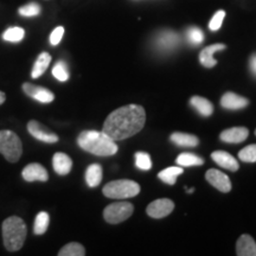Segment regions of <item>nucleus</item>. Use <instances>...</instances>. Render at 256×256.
I'll use <instances>...</instances> for the list:
<instances>
[{
  "label": "nucleus",
  "instance_id": "7",
  "mask_svg": "<svg viewBox=\"0 0 256 256\" xmlns=\"http://www.w3.org/2000/svg\"><path fill=\"white\" fill-rule=\"evenodd\" d=\"M28 130L32 136L36 138L37 140H40V142H43L55 144L58 142L57 134L51 132L50 130H48V128L44 126V124H42L36 120H31L30 122L28 124Z\"/></svg>",
  "mask_w": 256,
  "mask_h": 256
},
{
  "label": "nucleus",
  "instance_id": "21",
  "mask_svg": "<svg viewBox=\"0 0 256 256\" xmlns=\"http://www.w3.org/2000/svg\"><path fill=\"white\" fill-rule=\"evenodd\" d=\"M102 180V168L98 164H92L88 166L86 171V182L90 188L98 186Z\"/></svg>",
  "mask_w": 256,
  "mask_h": 256
},
{
  "label": "nucleus",
  "instance_id": "25",
  "mask_svg": "<svg viewBox=\"0 0 256 256\" xmlns=\"http://www.w3.org/2000/svg\"><path fill=\"white\" fill-rule=\"evenodd\" d=\"M156 43L162 49L170 50L174 48L176 44L178 43V36L174 32H164L162 34H160Z\"/></svg>",
  "mask_w": 256,
  "mask_h": 256
},
{
  "label": "nucleus",
  "instance_id": "32",
  "mask_svg": "<svg viewBox=\"0 0 256 256\" xmlns=\"http://www.w3.org/2000/svg\"><path fill=\"white\" fill-rule=\"evenodd\" d=\"M224 17H226V12L223 11V10H220V11H217L215 16H214L212 18H211L210 23H209V28L211 31H217L220 30V26H222L223 24V20H224Z\"/></svg>",
  "mask_w": 256,
  "mask_h": 256
},
{
  "label": "nucleus",
  "instance_id": "9",
  "mask_svg": "<svg viewBox=\"0 0 256 256\" xmlns=\"http://www.w3.org/2000/svg\"><path fill=\"white\" fill-rule=\"evenodd\" d=\"M206 178L209 183L216 188L217 190L223 192V194H228L232 191V182H230L229 177L220 172V170L211 168L206 174Z\"/></svg>",
  "mask_w": 256,
  "mask_h": 256
},
{
  "label": "nucleus",
  "instance_id": "5",
  "mask_svg": "<svg viewBox=\"0 0 256 256\" xmlns=\"http://www.w3.org/2000/svg\"><path fill=\"white\" fill-rule=\"evenodd\" d=\"M0 153L10 162H17L23 153L19 136L12 130H0Z\"/></svg>",
  "mask_w": 256,
  "mask_h": 256
},
{
  "label": "nucleus",
  "instance_id": "29",
  "mask_svg": "<svg viewBox=\"0 0 256 256\" xmlns=\"http://www.w3.org/2000/svg\"><path fill=\"white\" fill-rule=\"evenodd\" d=\"M136 168L144 171H147L152 168V162L150 156L145 152H138L136 154Z\"/></svg>",
  "mask_w": 256,
  "mask_h": 256
},
{
  "label": "nucleus",
  "instance_id": "36",
  "mask_svg": "<svg viewBox=\"0 0 256 256\" xmlns=\"http://www.w3.org/2000/svg\"><path fill=\"white\" fill-rule=\"evenodd\" d=\"M6 100V95L5 92H2V90H0V104H2Z\"/></svg>",
  "mask_w": 256,
  "mask_h": 256
},
{
  "label": "nucleus",
  "instance_id": "16",
  "mask_svg": "<svg viewBox=\"0 0 256 256\" xmlns=\"http://www.w3.org/2000/svg\"><path fill=\"white\" fill-rule=\"evenodd\" d=\"M226 49V46L224 44H214V46H209L204 48L200 54V62L203 66L206 68H214V66L217 64V60L214 58V54L218 52L220 50Z\"/></svg>",
  "mask_w": 256,
  "mask_h": 256
},
{
  "label": "nucleus",
  "instance_id": "19",
  "mask_svg": "<svg viewBox=\"0 0 256 256\" xmlns=\"http://www.w3.org/2000/svg\"><path fill=\"white\" fill-rule=\"evenodd\" d=\"M171 142L180 147H196L200 144V140L196 136L188 133H174L171 136Z\"/></svg>",
  "mask_w": 256,
  "mask_h": 256
},
{
  "label": "nucleus",
  "instance_id": "24",
  "mask_svg": "<svg viewBox=\"0 0 256 256\" xmlns=\"http://www.w3.org/2000/svg\"><path fill=\"white\" fill-rule=\"evenodd\" d=\"M60 256H83L86 255V249L78 242H72L66 244L58 252Z\"/></svg>",
  "mask_w": 256,
  "mask_h": 256
},
{
  "label": "nucleus",
  "instance_id": "11",
  "mask_svg": "<svg viewBox=\"0 0 256 256\" xmlns=\"http://www.w3.org/2000/svg\"><path fill=\"white\" fill-rule=\"evenodd\" d=\"M22 176L25 180L30 182V183L32 182H48V179H49V174H48V171L44 168V166L37 164V162L25 166Z\"/></svg>",
  "mask_w": 256,
  "mask_h": 256
},
{
  "label": "nucleus",
  "instance_id": "31",
  "mask_svg": "<svg viewBox=\"0 0 256 256\" xmlns=\"http://www.w3.org/2000/svg\"><path fill=\"white\" fill-rule=\"evenodd\" d=\"M19 14L24 17H34L40 14V6L36 4V2H31L19 8Z\"/></svg>",
  "mask_w": 256,
  "mask_h": 256
},
{
  "label": "nucleus",
  "instance_id": "1",
  "mask_svg": "<svg viewBox=\"0 0 256 256\" xmlns=\"http://www.w3.org/2000/svg\"><path fill=\"white\" fill-rule=\"evenodd\" d=\"M146 112L142 106L128 104L118 108L108 115L102 132L114 142L127 139L139 133L145 126Z\"/></svg>",
  "mask_w": 256,
  "mask_h": 256
},
{
  "label": "nucleus",
  "instance_id": "22",
  "mask_svg": "<svg viewBox=\"0 0 256 256\" xmlns=\"http://www.w3.org/2000/svg\"><path fill=\"white\" fill-rule=\"evenodd\" d=\"M183 174V168H178V166H171V168H165L164 171L159 172L158 177L160 180H162L164 183L168 185L176 184V180H177L178 176Z\"/></svg>",
  "mask_w": 256,
  "mask_h": 256
},
{
  "label": "nucleus",
  "instance_id": "6",
  "mask_svg": "<svg viewBox=\"0 0 256 256\" xmlns=\"http://www.w3.org/2000/svg\"><path fill=\"white\" fill-rule=\"evenodd\" d=\"M134 208L128 202H118L110 204L104 210V218L110 224H118L124 222L132 216Z\"/></svg>",
  "mask_w": 256,
  "mask_h": 256
},
{
  "label": "nucleus",
  "instance_id": "2",
  "mask_svg": "<svg viewBox=\"0 0 256 256\" xmlns=\"http://www.w3.org/2000/svg\"><path fill=\"white\" fill-rule=\"evenodd\" d=\"M78 144L82 150L98 156H110L118 152L116 142L98 130H83L78 138Z\"/></svg>",
  "mask_w": 256,
  "mask_h": 256
},
{
  "label": "nucleus",
  "instance_id": "34",
  "mask_svg": "<svg viewBox=\"0 0 256 256\" xmlns=\"http://www.w3.org/2000/svg\"><path fill=\"white\" fill-rule=\"evenodd\" d=\"M63 34H64V28L62 26L56 28L55 30L52 31V34H50L51 46H57V44H60V42L62 40L63 38Z\"/></svg>",
  "mask_w": 256,
  "mask_h": 256
},
{
  "label": "nucleus",
  "instance_id": "27",
  "mask_svg": "<svg viewBox=\"0 0 256 256\" xmlns=\"http://www.w3.org/2000/svg\"><path fill=\"white\" fill-rule=\"evenodd\" d=\"M24 34H25V31L24 28H8L4 32V34H2V38H4V40L6 42H20L24 38Z\"/></svg>",
  "mask_w": 256,
  "mask_h": 256
},
{
  "label": "nucleus",
  "instance_id": "4",
  "mask_svg": "<svg viewBox=\"0 0 256 256\" xmlns=\"http://www.w3.org/2000/svg\"><path fill=\"white\" fill-rule=\"evenodd\" d=\"M104 194L107 198L113 200H126V198L136 197L140 192V185L133 180L128 179H120L114 180L104 185Z\"/></svg>",
  "mask_w": 256,
  "mask_h": 256
},
{
  "label": "nucleus",
  "instance_id": "12",
  "mask_svg": "<svg viewBox=\"0 0 256 256\" xmlns=\"http://www.w3.org/2000/svg\"><path fill=\"white\" fill-rule=\"evenodd\" d=\"M249 136L248 128L246 127H232L223 130L220 133V140L228 144H240L244 142Z\"/></svg>",
  "mask_w": 256,
  "mask_h": 256
},
{
  "label": "nucleus",
  "instance_id": "37",
  "mask_svg": "<svg viewBox=\"0 0 256 256\" xmlns=\"http://www.w3.org/2000/svg\"><path fill=\"white\" fill-rule=\"evenodd\" d=\"M188 192V194H192V192H194V188H188V190H186Z\"/></svg>",
  "mask_w": 256,
  "mask_h": 256
},
{
  "label": "nucleus",
  "instance_id": "20",
  "mask_svg": "<svg viewBox=\"0 0 256 256\" xmlns=\"http://www.w3.org/2000/svg\"><path fill=\"white\" fill-rule=\"evenodd\" d=\"M50 62H51V56L49 54L42 52L40 55L38 56L34 68H32V72H31L32 78H38L40 76L43 75V74L46 72V70L48 69V66H49Z\"/></svg>",
  "mask_w": 256,
  "mask_h": 256
},
{
  "label": "nucleus",
  "instance_id": "38",
  "mask_svg": "<svg viewBox=\"0 0 256 256\" xmlns=\"http://www.w3.org/2000/svg\"><path fill=\"white\" fill-rule=\"evenodd\" d=\"M255 136H256V130H255Z\"/></svg>",
  "mask_w": 256,
  "mask_h": 256
},
{
  "label": "nucleus",
  "instance_id": "8",
  "mask_svg": "<svg viewBox=\"0 0 256 256\" xmlns=\"http://www.w3.org/2000/svg\"><path fill=\"white\" fill-rule=\"evenodd\" d=\"M174 209V203L168 198H162V200H156L152 202L148 206H147V214L151 216L152 218H164L168 216Z\"/></svg>",
  "mask_w": 256,
  "mask_h": 256
},
{
  "label": "nucleus",
  "instance_id": "18",
  "mask_svg": "<svg viewBox=\"0 0 256 256\" xmlns=\"http://www.w3.org/2000/svg\"><path fill=\"white\" fill-rule=\"evenodd\" d=\"M190 104L202 116L208 118L214 113L212 104L209 100H206V98H200V96H194V98H191Z\"/></svg>",
  "mask_w": 256,
  "mask_h": 256
},
{
  "label": "nucleus",
  "instance_id": "26",
  "mask_svg": "<svg viewBox=\"0 0 256 256\" xmlns=\"http://www.w3.org/2000/svg\"><path fill=\"white\" fill-rule=\"evenodd\" d=\"M204 162V160L192 153H182L178 156L177 164L180 166H200Z\"/></svg>",
  "mask_w": 256,
  "mask_h": 256
},
{
  "label": "nucleus",
  "instance_id": "10",
  "mask_svg": "<svg viewBox=\"0 0 256 256\" xmlns=\"http://www.w3.org/2000/svg\"><path fill=\"white\" fill-rule=\"evenodd\" d=\"M23 90L28 96L34 98L36 101L42 102V104H50V102H52L54 98H55V95H54L49 89L38 87V86L31 84V83H24Z\"/></svg>",
  "mask_w": 256,
  "mask_h": 256
},
{
  "label": "nucleus",
  "instance_id": "33",
  "mask_svg": "<svg viewBox=\"0 0 256 256\" xmlns=\"http://www.w3.org/2000/svg\"><path fill=\"white\" fill-rule=\"evenodd\" d=\"M188 40H190V42H192L194 44H200L204 40L203 32L197 28H190V30H188Z\"/></svg>",
  "mask_w": 256,
  "mask_h": 256
},
{
  "label": "nucleus",
  "instance_id": "28",
  "mask_svg": "<svg viewBox=\"0 0 256 256\" xmlns=\"http://www.w3.org/2000/svg\"><path fill=\"white\" fill-rule=\"evenodd\" d=\"M238 156L244 162H256V145H249L238 152Z\"/></svg>",
  "mask_w": 256,
  "mask_h": 256
},
{
  "label": "nucleus",
  "instance_id": "17",
  "mask_svg": "<svg viewBox=\"0 0 256 256\" xmlns=\"http://www.w3.org/2000/svg\"><path fill=\"white\" fill-rule=\"evenodd\" d=\"M52 165L57 174L66 176L72 171V160L66 153H56L52 158Z\"/></svg>",
  "mask_w": 256,
  "mask_h": 256
},
{
  "label": "nucleus",
  "instance_id": "23",
  "mask_svg": "<svg viewBox=\"0 0 256 256\" xmlns=\"http://www.w3.org/2000/svg\"><path fill=\"white\" fill-rule=\"evenodd\" d=\"M49 214L46 212V211H42V212H40L36 216V220H34V232L36 234V235H43V234L48 230V228H49Z\"/></svg>",
  "mask_w": 256,
  "mask_h": 256
},
{
  "label": "nucleus",
  "instance_id": "14",
  "mask_svg": "<svg viewBox=\"0 0 256 256\" xmlns=\"http://www.w3.org/2000/svg\"><path fill=\"white\" fill-rule=\"evenodd\" d=\"M211 158H212L214 162L216 164H218L220 168L229 170L232 172H236L240 168V165L234 156L228 152L224 151H216L211 154Z\"/></svg>",
  "mask_w": 256,
  "mask_h": 256
},
{
  "label": "nucleus",
  "instance_id": "15",
  "mask_svg": "<svg viewBox=\"0 0 256 256\" xmlns=\"http://www.w3.org/2000/svg\"><path fill=\"white\" fill-rule=\"evenodd\" d=\"M236 254L238 256H256V242L250 235L240 236L236 242Z\"/></svg>",
  "mask_w": 256,
  "mask_h": 256
},
{
  "label": "nucleus",
  "instance_id": "30",
  "mask_svg": "<svg viewBox=\"0 0 256 256\" xmlns=\"http://www.w3.org/2000/svg\"><path fill=\"white\" fill-rule=\"evenodd\" d=\"M52 75L60 82H66L69 78V72L66 69V66L63 62H58L54 66Z\"/></svg>",
  "mask_w": 256,
  "mask_h": 256
},
{
  "label": "nucleus",
  "instance_id": "35",
  "mask_svg": "<svg viewBox=\"0 0 256 256\" xmlns=\"http://www.w3.org/2000/svg\"><path fill=\"white\" fill-rule=\"evenodd\" d=\"M250 70L256 76V54H254V55L250 57Z\"/></svg>",
  "mask_w": 256,
  "mask_h": 256
},
{
  "label": "nucleus",
  "instance_id": "3",
  "mask_svg": "<svg viewBox=\"0 0 256 256\" xmlns=\"http://www.w3.org/2000/svg\"><path fill=\"white\" fill-rule=\"evenodd\" d=\"M2 240L8 252H18L24 246L28 235L26 224L20 217L11 216L2 222Z\"/></svg>",
  "mask_w": 256,
  "mask_h": 256
},
{
  "label": "nucleus",
  "instance_id": "13",
  "mask_svg": "<svg viewBox=\"0 0 256 256\" xmlns=\"http://www.w3.org/2000/svg\"><path fill=\"white\" fill-rule=\"evenodd\" d=\"M249 104L248 98H243V96H240L235 92H226L223 95V98H220V106L226 110H242V108H246Z\"/></svg>",
  "mask_w": 256,
  "mask_h": 256
}]
</instances>
